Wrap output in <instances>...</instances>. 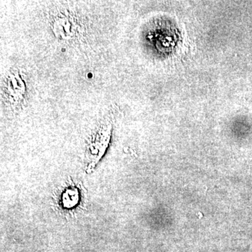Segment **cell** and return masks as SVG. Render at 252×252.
Wrapping results in <instances>:
<instances>
[{
	"label": "cell",
	"mask_w": 252,
	"mask_h": 252,
	"mask_svg": "<svg viewBox=\"0 0 252 252\" xmlns=\"http://www.w3.org/2000/svg\"><path fill=\"white\" fill-rule=\"evenodd\" d=\"M52 28L55 34L59 36L58 37L60 39L64 40L72 39L76 30L72 18L63 14L55 18L54 21L52 23Z\"/></svg>",
	"instance_id": "cell-1"
},
{
	"label": "cell",
	"mask_w": 252,
	"mask_h": 252,
	"mask_svg": "<svg viewBox=\"0 0 252 252\" xmlns=\"http://www.w3.org/2000/svg\"><path fill=\"white\" fill-rule=\"evenodd\" d=\"M7 78V86H9L8 91H11V95L14 96L15 100H18V97H21L26 92L25 84L22 78L19 77L18 73H11Z\"/></svg>",
	"instance_id": "cell-2"
}]
</instances>
